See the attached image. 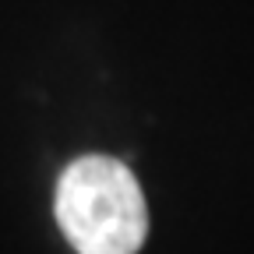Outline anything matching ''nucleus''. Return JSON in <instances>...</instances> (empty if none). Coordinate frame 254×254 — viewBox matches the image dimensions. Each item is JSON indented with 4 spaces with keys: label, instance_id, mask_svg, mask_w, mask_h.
Listing matches in <instances>:
<instances>
[{
    "label": "nucleus",
    "instance_id": "obj_1",
    "mask_svg": "<svg viewBox=\"0 0 254 254\" xmlns=\"http://www.w3.org/2000/svg\"><path fill=\"white\" fill-rule=\"evenodd\" d=\"M57 222L78 254H134L148 230L141 187L106 155H85L64 170Z\"/></svg>",
    "mask_w": 254,
    "mask_h": 254
}]
</instances>
